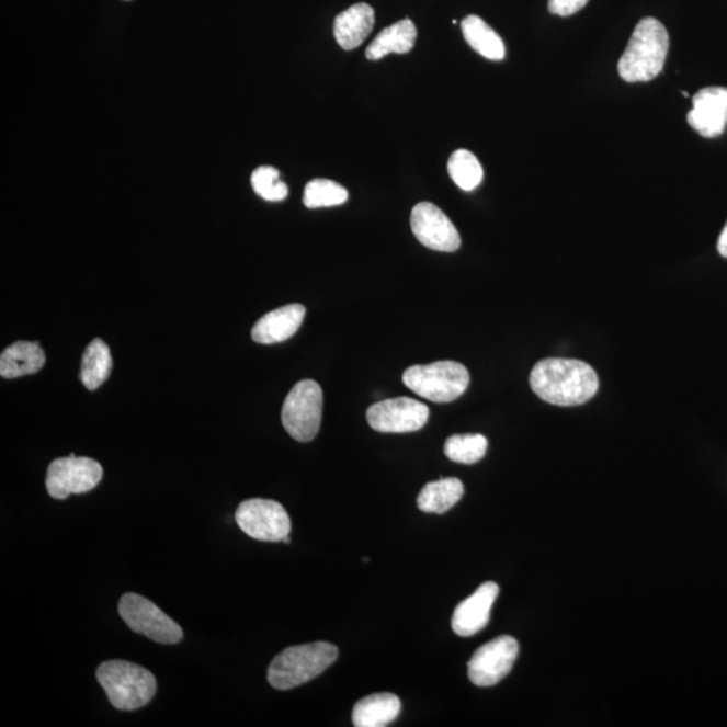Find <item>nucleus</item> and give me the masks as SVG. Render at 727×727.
<instances>
[{
  "label": "nucleus",
  "mask_w": 727,
  "mask_h": 727,
  "mask_svg": "<svg viewBox=\"0 0 727 727\" xmlns=\"http://www.w3.org/2000/svg\"><path fill=\"white\" fill-rule=\"evenodd\" d=\"M530 386L549 405L570 407L587 404L599 391V376L587 363L572 359H546L530 375Z\"/></svg>",
  "instance_id": "nucleus-1"
},
{
  "label": "nucleus",
  "mask_w": 727,
  "mask_h": 727,
  "mask_svg": "<svg viewBox=\"0 0 727 727\" xmlns=\"http://www.w3.org/2000/svg\"><path fill=\"white\" fill-rule=\"evenodd\" d=\"M670 37L663 23L652 16L637 23L618 61L620 77L626 82H647L664 68Z\"/></svg>",
  "instance_id": "nucleus-2"
},
{
  "label": "nucleus",
  "mask_w": 727,
  "mask_h": 727,
  "mask_svg": "<svg viewBox=\"0 0 727 727\" xmlns=\"http://www.w3.org/2000/svg\"><path fill=\"white\" fill-rule=\"evenodd\" d=\"M96 678L112 706L122 712L149 705L157 693V679L149 670L124 660L100 664Z\"/></svg>",
  "instance_id": "nucleus-3"
},
{
  "label": "nucleus",
  "mask_w": 727,
  "mask_h": 727,
  "mask_svg": "<svg viewBox=\"0 0 727 727\" xmlns=\"http://www.w3.org/2000/svg\"><path fill=\"white\" fill-rule=\"evenodd\" d=\"M339 649L329 643H311L285 649L270 664L269 683L276 690H292L321 675L334 663Z\"/></svg>",
  "instance_id": "nucleus-4"
},
{
  "label": "nucleus",
  "mask_w": 727,
  "mask_h": 727,
  "mask_svg": "<svg viewBox=\"0 0 727 727\" xmlns=\"http://www.w3.org/2000/svg\"><path fill=\"white\" fill-rule=\"evenodd\" d=\"M404 383L418 396L434 404H451L469 387L466 366L455 362L413 365L405 371Z\"/></svg>",
  "instance_id": "nucleus-5"
},
{
  "label": "nucleus",
  "mask_w": 727,
  "mask_h": 727,
  "mask_svg": "<svg viewBox=\"0 0 727 727\" xmlns=\"http://www.w3.org/2000/svg\"><path fill=\"white\" fill-rule=\"evenodd\" d=\"M323 394L318 383L303 380L293 387L282 409V423L298 442L316 439L321 428Z\"/></svg>",
  "instance_id": "nucleus-6"
},
{
  "label": "nucleus",
  "mask_w": 727,
  "mask_h": 727,
  "mask_svg": "<svg viewBox=\"0 0 727 727\" xmlns=\"http://www.w3.org/2000/svg\"><path fill=\"white\" fill-rule=\"evenodd\" d=\"M120 614L129 628L152 641L173 646L183 638L181 626L139 594H124L120 601Z\"/></svg>",
  "instance_id": "nucleus-7"
},
{
  "label": "nucleus",
  "mask_w": 727,
  "mask_h": 727,
  "mask_svg": "<svg viewBox=\"0 0 727 727\" xmlns=\"http://www.w3.org/2000/svg\"><path fill=\"white\" fill-rule=\"evenodd\" d=\"M103 478L102 465L92 458L69 457L53 461L47 468L46 489L53 499L65 500L70 495L90 492Z\"/></svg>",
  "instance_id": "nucleus-8"
},
{
  "label": "nucleus",
  "mask_w": 727,
  "mask_h": 727,
  "mask_svg": "<svg viewBox=\"0 0 727 727\" xmlns=\"http://www.w3.org/2000/svg\"><path fill=\"white\" fill-rule=\"evenodd\" d=\"M235 520L245 534L262 542H283L292 531L288 513L274 500L242 501Z\"/></svg>",
  "instance_id": "nucleus-9"
},
{
  "label": "nucleus",
  "mask_w": 727,
  "mask_h": 727,
  "mask_svg": "<svg viewBox=\"0 0 727 727\" xmlns=\"http://www.w3.org/2000/svg\"><path fill=\"white\" fill-rule=\"evenodd\" d=\"M518 655L519 643L511 636H500L485 644L469 660L470 682L477 688H492L511 672Z\"/></svg>",
  "instance_id": "nucleus-10"
},
{
  "label": "nucleus",
  "mask_w": 727,
  "mask_h": 727,
  "mask_svg": "<svg viewBox=\"0 0 727 727\" xmlns=\"http://www.w3.org/2000/svg\"><path fill=\"white\" fill-rule=\"evenodd\" d=\"M429 407L416 399L396 398L379 401L366 411V421L379 433H413L429 421Z\"/></svg>",
  "instance_id": "nucleus-11"
},
{
  "label": "nucleus",
  "mask_w": 727,
  "mask_h": 727,
  "mask_svg": "<svg viewBox=\"0 0 727 727\" xmlns=\"http://www.w3.org/2000/svg\"><path fill=\"white\" fill-rule=\"evenodd\" d=\"M411 229L416 238L430 250L454 252L461 247L457 228L434 204L421 203L413 206Z\"/></svg>",
  "instance_id": "nucleus-12"
},
{
  "label": "nucleus",
  "mask_w": 727,
  "mask_h": 727,
  "mask_svg": "<svg viewBox=\"0 0 727 727\" xmlns=\"http://www.w3.org/2000/svg\"><path fill=\"white\" fill-rule=\"evenodd\" d=\"M688 122L702 137L723 135L727 126V88L708 87L697 92Z\"/></svg>",
  "instance_id": "nucleus-13"
},
{
  "label": "nucleus",
  "mask_w": 727,
  "mask_h": 727,
  "mask_svg": "<svg viewBox=\"0 0 727 727\" xmlns=\"http://www.w3.org/2000/svg\"><path fill=\"white\" fill-rule=\"evenodd\" d=\"M499 591L495 582H485L468 599L459 602L452 618L455 635L470 637L481 632L489 623Z\"/></svg>",
  "instance_id": "nucleus-14"
},
{
  "label": "nucleus",
  "mask_w": 727,
  "mask_h": 727,
  "mask_svg": "<svg viewBox=\"0 0 727 727\" xmlns=\"http://www.w3.org/2000/svg\"><path fill=\"white\" fill-rule=\"evenodd\" d=\"M306 315L305 306L293 304L280 307L260 318L252 329V340L258 344H276L298 332Z\"/></svg>",
  "instance_id": "nucleus-15"
},
{
  "label": "nucleus",
  "mask_w": 727,
  "mask_h": 727,
  "mask_svg": "<svg viewBox=\"0 0 727 727\" xmlns=\"http://www.w3.org/2000/svg\"><path fill=\"white\" fill-rule=\"evenodd\" d=\"M375 26V10L366 3L353 4L334 21V37L344 50L356 49L364 43Z\"/></svg>",
  "instance_id": "nucleus-16"
},
{
  "label": "nucleus",
  "mask_w": 727,
  "mask_h": 727,
  "mask_svg": "<svg viewBox=\"0 0 727 727\" xmlns=\"http://www.w3.org/2000/svg\"><path fill=\"white\" fill-rule=\"evenodd\" d=\"M45 362V352L38 342L16 341L0 356V375L4 379L32 375L43 368Z\"/></svg>",
  "instance_id": "nucleus-17"
},
{
  "label": "nucleus",
  "mask_w": 727,
  "mask_h": 727,
  "mask_svg": "<svg viewBox=\"0 0 727 727\" xmlns=\"http://www.w3.org/2000/svg\"><path fill=\"white\" fill-rule=\"evenodd\" d=\"M417 26L411 20H401L394 25L384 29L376 35L371 45L366 47L365 56L368 60L377 61L383 57L396 53V55H406L412 50L417 43Z\"/></svg>",
  "instance_id": "nucleus-18"
},
{
  "label": "nucleus",
  "mask_w": 727,
  "mask_h": 727,
  "mask_svg": "<svg viewBox=\"0 0 727 727\" xmlns=\"http://www.w3.org/2000/svg\"><path fill=\"white\" fill-rule=\"evenodd\" d=\"M401 703L398 696L389 693L374 694L360 700L354 705L352 719L356 727H384L399 717Z\"/></svg>",
  "instance_id": "nucleus-19"
},
{
  "label": "nucleus",
  "mask_w": 727,
  "mask_h": 727,
  "mask_svg": "<svg viewBox=\"0 0 727 727\" xmlns=\"http://www.w3.org/2000/svg\"><path fill=\"white\" fill-rule=\"evenodd\" d=\"M466 43L473 50L488 60L500 61L506 57V46L498 33L481 20L480 16L469 15L461 22Z\"/></svg>",
  "instance_id": "nucleus-20"
},
{
  "label": "nucleus",
  "mask_w": 727,
  "mask_h": 727,
  "mask_svg": "<svg viewBox=\"0 0 727 727\" xmlns=\"http://www.w3.org/2000/svg\"><path fill=\"white\" fill-rule=\"evenodd\" d=\"M464 496V484L458 478H441L425 484L418 496V508L425 513H445Z\"/></svg>",
  "instance_id": "nucleus-21"
},
{
  "label": "nucleus",
  "mask_w": 727,
  "mask_h": 727,
  "mask_svg": "<svg viewBox=\"0 0 727 727\" xmlns=\"http://www.w3.org/2000/svg\"><path fill=\"white\" fill-rule=\"evenodd\" d=\"M111 371L112 357L109 345L103 340H93L82 356L80 375L82 383L93 391L109 379Z\"/></svg>",
  "instance_id": "nucleus-22"
},
{
  "label": "nucleus",
  "mask_w": 727,
  "mask_h": 727,
  "mask_svg": "<svg viewBox=\"0 0 727 727\" xmlns=\"http://www.w3.org/2000/svg\"><path fill=\"white\" fill-rule=\"evenodd\" d=\"M447 170L455 185L465 192L475 191L484 179L480 161L468 150L454 151L448 159Z\"/></svg>",
  "instance_id": "nucleus-23"
},
{
  "label": "nucleus",
  "mask_w": 727,
  "mask_h": 727,
  "mask_svg": "<svg viewBox=\"0 0 727 727\" xmlns=\"http://www.w3.org/2000/svg\"><path fill=\"white\" fill-rule=\"evenodd\" d=\"M488 440L481 434L452 435L445 443L446 457L453 463L476 464L487 454Z\"/></svg>",
  "instance_id": "nucleus-24"
},
{
  "label": "nucleus",
  "mask_w": 727,
  "mask_h": 727,
  "mask_svg": "<svg viewBox=\"0 0 727 727\" xmlns=\"http://www.w3.org/2000/svg\"><path fill=\"white\" fill-rule=\"evenodd\" d=\"M348 192L340 183L330 180H313L307 183L304 193L306 208H329L347 203Z\"/></svg>",
  "instance_id": "nucleus-25"
},
{
  "label": "nucleus",
  "mask_w": 727,
  "mask_h": 727,
  "mask_svg": "<svg viewBox=\"0 0 727 727\" xmlns=\"http://www.w3.org/2000/svg\"><path fill=\"white\" fill-rule=\"evenodd\" d=\"M281 174L274 168L262 167L253 171L251 183L253 191L265 201H282L288 196V188L280 179Z\"/></svg>",
  "instance_id": "nucleus-26"
},
{
  "label": "nucleus",
  "mask_w": 727,
  "mask_h": 727,
  "mask_svg": "<svg viewBox=\"0 0 727 727\" xmlns=\"http://www.w3.org/2000/svg\"><path fill=\"white\" fill-rule=\"evenodd\" d=\"M589 0H548L549 13L559 16H570L587 5Z\"/></svg>",
  "instance_id": "nucleus-27"
},
{
  "label": "nucleus",
  "mask_w": 727,
  "mask_h": 727,
  "mask_svg": "<svg viewBox=\"0 0 727 727\" xmlns=\"http://www.w3.org/2000/svg\"><path fill=\"white\" fill-rule=\"evenodd\" d=\"M718 252L720 253V257H724L727 259V223L725 228L723 229V232L719 235L718 239Z\"/></svg>",
  "instance_id": "nucleus-28"
}]
</instances>
